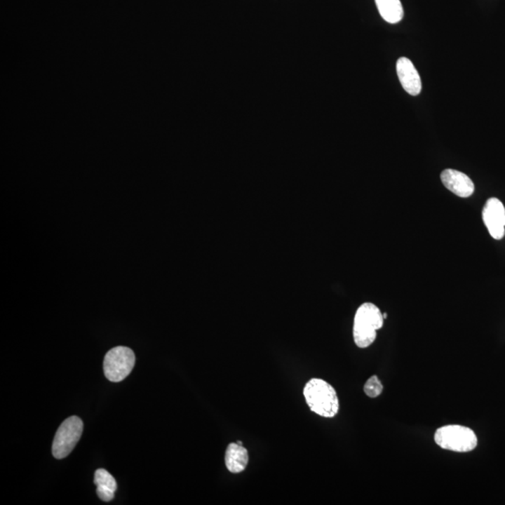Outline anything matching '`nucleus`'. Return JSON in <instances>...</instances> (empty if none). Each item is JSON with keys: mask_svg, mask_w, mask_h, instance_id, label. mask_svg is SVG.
I'll return each mask as SVG.
<instances>
[{"mask_svg": "<svg viewBox=\"0 0 505 505\" xmlns=\"http://www.w3.org/2000/svg\"><path fill=\"white\" fill-rule=\"evenodd\" d=\"M303 395L311 411L320 417L330 418L338 414V396L328 382L322 379H311L306 384Z\"/></svg>", "mask_w": 505, "mask_h": 505, "instance_id": "nucleus-1", "label": "nucleus"}, {"mask_svg": "<svg viewBox=\"0 0 505 505\" xmlns=\"http://www.w3.org/2000/svg\"><path fill=\"white\" fill-rule=\"evenodd\" d=\"M384 316L373 303H363L356 311L353 335L356 346L369 347L376 339V331L384 325Z\"/></svg>", "mask_w": 505, "mask_h": 505, "instance_id": "nucleus-2", "label": "nucleus"}, {"mask_svg": "<svg viewBox=\"0 0 505 505\" xmlns=\"http://www.w3.org/2000/svg\"><path fill=\"white\" fill-rule=\"evenodd\" d=\"M434 440L440 448L459 453L473 451L478 443L473 429L460 425H447L438 429Z\"/></svg>", "mask_w": 505, "mask_h": 505, "instance_id": "nucleus-3", "label": "nucleus"}, {"mask_svg": "<svg viewBox=\"0 0 505 505\" xmlns=\"http://www.w3.org/2000/svg\"><path fill=\"white\" fill-rule=\"evenodd\" d=\"M135 354L130 348L117 346L112 348L104 358V375L109 381H123L128 377L135 365Z\"/></svg>", "mask_w": 505, "mask_h": 505, "instance_id": "nucleus-4", "label": "nucleus"}, {"mask_svg": "<svg viewBox=\"0 0 505 505\" xmlns=\"http://www.w3.org/2000/svg\"><path fill=\"white\" fill-rule=\"evenodd\" d=\"M83 423L80 417L67 418L56 431L53 443V454L55 459H65L72 453L81 439Z\"/></svg>", "mask_w": 505, "mask_h": 505, "instance_id": "nucleus-5", "label": "nucleus"}, {"mask_svg": "<svg viewBox=\"0 0 505 505\" xmlns=\"http://www.w3.org/2000/svg\"><path fill=\"white\" fill-rule=\"evenodd\" d=\"M483 220L491 237L501 240L505 234V208L502 202L491 198L485 202L483 209Z\"/></svg>", "mask_w": 505, "mask_h": 505, "instance_id": "nucleus-6", "label": "nucleus"}, {"mask_svg": "<svg viewBox=\"0 0 505 505\" xmlns=\"http://www.w3.org/2000/svg\"><path fill=\"white\" fill-rule=\"evenodd\" d=\"M443 185L460 198H469L474 192V184L470 177L459 170L447 168L440 174Z\"/></svg>", "mask_w": 505, "mask_h": 505, "instance_id": "nucleus-7", "label": "nucleus"}, {"mask_svg": "<svg viewBox=\"0 0 505 505\" xmlns=\"http://www.w3.org/2000/svg\"><path fill=\"white\" fill-rule=\"evenodd\" d=\"M397 73L401 86L408 94L417 95L422 90V83L417 69L410 59L400 58L397 62Z\"/></svg>", "mask_w": 505, "mask_h": 505, "instance_id": "nucleus-8", "label": "nucleus"}, {"mask_svg": "<svg viewBox=\"0 0 505 505\" xmlns=\"http://www.w3.org/2000/svg\"><path fill=\"white\" fill-rule=\"evenodd\" d=\"M248 460V452L243 445L237 443H229L224 454V462L230 473H240L245 470Z\"/></svg>", "mask_w": 505, "mask_h": 505, "instance_id": "nucleus-9", "label": "nucleus"}, {"mask_svg": "<svg viewBox=\"0 0 505 505\" xmlns=\"http://www.w3.org/2000/svg\"><path fill=\"white\" fill-rule=\"evenodd\" d=\"M97 485V496L103 501H111L114 498L115 491L117 490V483L114 477L104 469L95 471V480Z\"/></svg>", "mask_w": 505, "mask_h": 505, "instance_id": "nucleus-10", "label": "nucleus"}, {"mask_svg": "<svg viewBox=\"0 0 505 505\" xmlns=\"http://www.w3.org/2000/svg\"><path fill=\"white\" fill-rule=\"evenodd\" d=\"M375 3L382 18L389 24H397L403 18L400 0H375Z\"/></svg>", "mask_w": 505, "mask_h": 505, "instance_id": "nucleus-11", "label": "nucleus"}, {"mask_svg": "<svg viewBox=\"0 0 505 505\" xmlns=\"http://www.w3.org/2000/svg\"><path fill=\"white\" fill-rule=\"evenodd\" d=\"M364 392L370 398H376L381 395V393L383 392V384L377 376L373 375L368 379L364 386Z\"/></svg>", "mask_w": 505, "mask_h": 505, "instance_id": "nucleus-12", "label": "nucleus"}, {"mask_svg": "<svg viewBox=\"0 0 505 505\" xmlns=\"http://www.w3.org/2000/svg\"><path fill=\"white\" fill-rule=\"evenodd\" d=\"M237 443L238 445H243V443H241V440H238Z\"/></svg>", "mask_w": 505, "mask_h": 505, "instance_id": "nucleus-13", "label": "nucleus"}]
</instances>
